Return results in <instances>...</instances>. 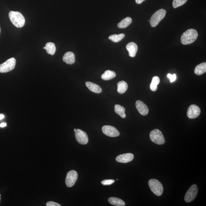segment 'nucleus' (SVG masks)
<instances>
[{"label": "nucleus", "mask_w": 206, "mask_h": 206, "mask_svg": "<svg viewBox=\"0 0 206 206\" xmlns=\"http://www.w3.org/2000/svg\"><path fill=\"white\" fill-rule=\"evenodd\" d=\"M198 34L194 29H189L183 33L181 38L182 44L188 45L194 43L197 39Z\"/></svg>", "instance_id": "f257e3e1"}, {"label": "nucleus", "mask_w": 206, "mask_h": 206, "mask_svg": "<svg viewBox=\"0 0 206 206\" xmlns=\"http://www.w3.org/2000/svg\"><path fill=\"white\" fill-rule=\"evenodd\" d=\"M9 17L13 24L17 28H21L25 25V18L20 12L10 11L9 13Z\"/></svg>", "instance_id": "f03ea898"}, {"label": "nucleus", "mask_w": 206, "mask_h": 206, "mask_svg": "<svg viewBox=\"0 0 206 206\" xmlns=\"http://www.w3.org/2000/svg\"><path fill=\"white\" fill-rule=\"evenodd\" d=\"M148 183L150 188L154 194L158 196L162 195L163 192V188L160 181L157 179H151Z\"/></svg>", "instance_id": "7ed1b4c3"}, {"label": "nucleus", "mask_w": 206, "mask_h": 206, "mask_svg": "<svg viewBox=\"0 0 206 206\" xmlns=\"http://www.w3.org/2000/svg\"><path fill=\"white\" fill-rule=\"evenodd\" d=\"M166 14V11L163 9L159 10L154 13L150 20L151 27H154L157 26L161 21L165 17Z\"/></svg>", "instance_id": "20e7f679"}, {"label": "nucleus", "mask_w": 206, "mask_h": 206, "mask_svg": "<svg viewBox=\"0 0 206 206\" xmlns=\"http://www.w3.org/2000/svg\"><path fill=\"white\" fill-rule=\"evenodd\" d=\"M150 138L151 141L156 144L162 145L165 142L163 134L158 129L152 130L150 133Z\"/></svg>", "instance_id": "39448f33"}, {"label": "nucleus", "mask_w": 206, "mask_h": 206, "mask_svg": "<svg viewBox=\"0 0 206 206\" xmlns=\"http://www.w3.org/2000/svg\"><path fill=\"white\" fill-rule=\"evenodd\" d=\"M16 60L14 58L7 60L6 62L0 64V72L1 73H7L15 68Z\"/></svg>", "instance_id": "423d86ee"}, {"label": "nucleus", "mask_w": 206, "mask_h": 206, "mask_svg": "<svg viewBox=\"0 0 206 206\" xmlns=\"http://www.w3.org/2000/svg\"><path fill=\"white\" fill-rule=\"evenodd\" d=\"M198 192V188L197 185L193 184L188 190L185 195L184 200L185 202L189 203L192 202L196 198Z\"/></svg>", "instance_id": "0eeeda50"}, {"label": "nucleus", "mask_w": 206, "mask_h": 206, "mask_svg": "<svg viewBox=\"0 0 206 206\" xmlns=\"http://www.w3.org/2000/svg\"><path fill=\"white\" fill-rule=\"evenodd\" d=\"M78 174L75 170H71L68 173L65 179L66 186L68 187H72L75 185L78 179Z\"/></svg>", "instance_id": "6e6552de"}, {"label": "nucleus", "mask_w": 206, "mask_h": 206, "mask_svg": "<svg viewBox=\"0 0 206 206\" xmlns=\"http://www.w3.org/2000/svg\"><path fill=\"white\" fill-rule=\"evenodd\" d=\"M102 131L104 134L110 137H117L120 135V132L116 128L110 125L103 126Z\"/></svg>", "instance_id": "1a4fd4ad"}, {"label": "nucleus", "mask_w": 206, "mask_h": 206, "mask_svg": "<svg viewBox=\"0 0 206 206\" xmlns=\"http://www.w3.org/2000/svg\"><path fill=\"white\" fill-rule=\"evenodd\" d=\"M76 139L79 144L85 145L87 144L89 139L87 134L80 129H77L75 131Z\"/></svg>", "instance_id": "9d476101"}, {"label": "nucleus", "mask_w": 206, "mask_h": 206, "mask_svg": "<svg viewBox=\"0 0 206 206\" xmlns=\"http://www.w3.org/2000/svg\"><path fill=\"white\" fill-rule=\"evenodd\" d=\"M200 112V109L198 106L195 105H192L188 109L187 116L190 119L196 118L199 116Z\"/></svg>", "instance_id": "9b49d317"}, {"label": "nucleus", "mask_w": 206, "mask_h": 206, "mask_svg": "<svg viewBox=\"0 0 206 206\" xmlns=\"http://www.w3.org/2000/svg\"><path fill=\"white\" fill-rule=\"evenodd\" d=\"M134 155L131 153H127L120 154L116 157V160L117 162L122 163H127L133 160Z\"/></svg>", "instance_id": "f8f14e48"}, {"label": "nucleus", "mask_w": 206, "mask_h": 206, "mask_svg": "<svg viewBox=\"0 0 206 206\" xmlns=\"http://www.w3.org/2000/svg\"><path fill=\"white\" fill-rule=\"evenodd\" d=\"M136 106L138 112L143 116L147 115L149 113V108L147 105L141 101H138L136 103Z\"/></svg>", "instance_id": "ddd939ff"}, {"label": "nucleus", "mask_w": 206, "mask_h": 206, "mask_svg": "<svg viewBox=\"0 0 206 206\" xmlns=\"http://www.w3.org/2000/svg\"><path fill=\"white\" fill-rule=\"evenodd\" d=\"M126 48L130 57H134L136 56L138 50V46L136 43L134 42L129 43L126 45Z\"/></svg>", "instance_id": "4468645a"}, {"label": "nucleus", "mask_w": 206, "mask_h": 206, "mask_svg": "<svg viewBox=\"0 0 206 206\" xmlns=\"http://www.w3.org/2000/svg\"><path fill=\"white\" fill-rule=\"evenodd\" d=\"M63 60L67 64L72 65L75 62V54L72 52H68L64 54L63 57Z\"/></svg>", "instance_id": "2eb2a0df"}, {"label": "nucleus", "mask_w": 206, "mask_h": 206, "mask_svg": "<svg viewBox=\"0 0 206 206\" xmlns=\"http://www.w3.org/2000/svg\"><path fill=\"white\" fill-rule=\"evenodd\" d=\"M86 85L89 89L93 93H97V94H100L102 93V89L99 85L93 83L92 82L88 81L86 82Z\"/></svg>", "instance_id": "dca6fc26"}, {"label": "nucleus", "mask_w": 206, "mask_h": 206, "mask_svg": "<svg viewBox=\"0 0 206 206\" xmlns=\"http://www.w3.org/2000/svg\"><path fill=\"white\" fill-rule=\"evenodd\" d=\"M117 87L118 92L120 94H123L128 89V84L125 81H120L117 84Z\"/></svg>", "instance_id": "f3484780"}, {"label": "nucleus", "mask_w": 206, "mask_h": 206, "mask_svg": "<svg viewBox=\"0 0 206 206\" xmlns=\"http://www.w3.org/2000/svg\"><path fill=\"white\" fill-rule=\"evenodd\" d=\"M206 72V63H202L199 64L196 67L194 73L198 75H202Z\"/></svg>", "instance_id": "a211bd4d"}, {"label": "nucleus", "mask_w": 206, "mask_h": 206, "mask_svg": "<svg viewBox=\"0 0 206 206\" xmlns=\"http://www.w3.org/2000/svg\"><path fill=\"white\" fill-rule=\"evenodd\" d=\"M116 76L115 72L112 71L108 70L106 71L105 73L101 76L102 79L105 81H108L112 79Z\"/></svg>", "instance_id": "6ab92c4d"}, {"label": "nucleus", "mask_w": 206, "mask_h": 206, "mask_svg": "<svg viewBox=\"0 0 206 206\" xmlns=\"http://www.w3.org/2000/svg\"><path fill=\"white\" fill-rule=\"evenodd\" d=\"M132 22V19L130 17H127L123 19L118 24V27L119 28L124 29L127 28Z\"/></svg>", "instance_id": "aec40b11"}, {"label": "nucleus", "mask_w": 206, "mask_h": 206, "mask_svg": "<svg viewBox=\"0 0 206 206\" xmlns=\"http://www.w3.org/2000/svg\"><path fill=\"white\" fill-rule=\"evenodd\" d=\"M109 202L111 204L116 206H124L125 203L123 200L118 198L111 197L109 199Z\"/></svg>", "instance_id": "412c9836"}, {"label": "nucleus", "mask_w": 206, "mask_h": 206, "mask_svg": "<svg viewBox=\"0 0 206 206\" xmlns=\"http://www.w3.org/2000/svg\"><path fill=\"white\" fill-rule=\"evenodd\" d=\"M46 50L47 54L51 55H54L55 53L56 48L54 43L49 42L47 43L46 45Z\"/></svg>", "instance_id": "4be33fe9"}, {"label": "nucleus", "mask_w": 206, "mask_h": 206, "mask_svg": "<svg viewBox=\"0 0 206 206\" xmlns=\"http://www.w3.org/2000/svg\"><path fill=\"white\" fill-rule=\"evenodd\" d=\"M115 111L116 113L120 115L122 118H125L126 117L125 108L120 105L117 104L115 106Z\"/></svg>", "instance_id": "5701e85b"}, {"label": "nucleus", "mask_w": 206, "mask_h": 206, "mask_svg": "<svg viewBox=\"0 0 206 206\" xmlns=\"http://www.w3.org/2000/svg\"><path fill=\"white\" fill-rule=\"evenodd\" d=\"M160 80L159 77L155 76L153 78L150 84V89L153 91H155L157 89V85L160 83Z\"/></svg>", "instance_id": "b1692460"}, {"label": "nucleus", "mask_w": 206, "mask_h": 206, "mask_svg": "<svg viewBox=\"0 0 206 206\" xmlns=\"http://www.w3.org/2000/svg\"><path fill=\"white\" fill-rule=\"evenodd\" d=\"M125 35L123 33L119 35H111L109 39L114 43H118L121 41L125 38Z\"/></svg>", "instance_id": "393cba45"}, {"label": "nucleus", "mask_w": 206, "mask_h": 206, "mask_svg": "<svg viewBox=\"0 0 206 206\" xmlns=\"http://www.w3.org/2000/svg\"><path fill=\"white\" fill-rule=\"evenodd\" d=\"M188 0H173V6L174 8H177L183 5Z\"/></svg>", "instance_id": "a878e982"}, {"label": "nucleus", "mask_w": 206, "mask_h": 206, "mask_svg": "<svg viewBox=\"0 0 206 206\" xmlns=\"http://www.w3.org/2000/svg\"><path fill=\"white\" fill-rule=\"evenodd\" d=\"M115 180L113 179H106L101 181V184L104 186H108L115 183Z\"/></svg>", "instance_id": "bb28decb"}, {"label": "nucleus", "mask_w": 206, "mask_h": 206, "mask_svg": "<svg viewBox=\"0 0 206 206\" xmlns=\"http://www.w3.org/2000/svg\"><path fill=\"white\" fill-rule=\"evenodd\" d=\"M167 77L170 79L171 83L175 81L176 79V76L175 74H173V75L170 73L168 74L167 75Z\"/></svg>", "instance_id": "cd10ccee"}, {"label": "nucleus", "mask_w": 206, "mask_h": 206, "mask_svg": "<svg viewBox=\"0 0 206 206\" xmlns=\"http://www.w3.org/2000/svg\"><path fill=\"white\" fill-rule=\"evenodd\" d=\"M46 206H61L60 204L57 203L52 201H50L46 203Z\"/></svg>", "instance_id": "c85d7f7f"}, {"label": "nucleus", "mask_w": 206, "mask_h": 206, "mask_svg": "<svg viewBox=\"0 0 206 206\" xmlns=\"http://www.w3.org/2000/svg\"><path fill=\"white\" fill-rule=\"evenodd\" d=\"M146 1V0H136V2L137 4H141L143 2Z\"/></svg>", "instance_id": "c756f323"}, {"label": "nucleus", "mask_w": 206, "mask_h": 206, "mask_svg": "<svg viewBox=\"0 0 206 206\" xmlns=\"http://www.w3.org/2000/svg\"><path fill=\"white\" fill-rule=\"evenodd\" d=\"M6 126H7V124L6 123H2L0 124V127H1V128L6 127Z\"/></svg>", "instance_id": "7c9ffc66"}, {"label": "nucleus", "mask_w": 206, "mask_h": 206, "mask_svg": "<svg viewBox=\"0 0 206 206\" xmlns=\"http://www.w3.org/2000/svg\"><path fill=\"white\" fill-rule=\"evenodd\" d=\"M4 118V116L2 114H0V120H2Z\"/></svg>", "instance_id": "2f4dec72"}, {"label": "nucleus", "mask_w": 206, "mask_h": 206, "mask_svg": "<svg viewBox=\"0 0 206 206\" xmlns=\"http://www.w3.org/2000/svg\"><path fill=\"white\" fill-rule=\"evenodd\" d=\"M76 129L75 128L74 129V131L75 132L76 131Z\"/></svg>", "instance_id": "473e14b6"}, {"label": "nucleus", "mask_w": 206, "mask_h": 206, "mask_svg": "<svg viewBox=\"0 0 206 206\" xmlns=\"http://www.w3.org/2000/svg\"><path fill=\"white\" fill-rule=\"evenodd\" d=\"M44 49H46V47H44Z\"/></svg>", "instance_id": "72a5a7b5"}, {"label": "nucleus", "mask_w": 206, "mask_h": 206, "mask_svg": "<svg viewBox=\"0 0 206 206\" xmlns=\"http://www.w3.org/2000/svg\"><path fill=\"white\" fill-rule=\"evenodd\" d=\"M0 200H1V194H0Z\"/></svg>", "instance_id": "f704fd0d"}, {"label": "nucleus", "mask_w": 206, "mask_h": 206, "mask_svg": "<svg viewBox=\"0 0 206 206\" xmlns=\"http://www.w3.org/2000/svg\"><path fill=\"white\" fill-rule=\"evenodd\" d=\"M0 33H1V28H0Z\"/></svg>", "instance_id": "c9c22d12"}]
</instances>
